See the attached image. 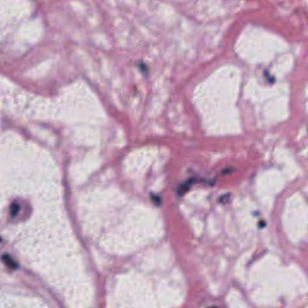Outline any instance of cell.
Masks as SVG:
<instances>
[{
  "label": "cell",
  "instance_id": "1",
  "mask_svg": "<svg viewBox=\"0 0 308 308\" xmlns=\"http://www.w3.org/2000/svg\"><path fill=\"white\" fill-rule=\"evenodd\" d=\"M2 260L5 264L10 268H12L13 270L16 269L18 268V264L17 262L14 261L12 258L7 254H4L2 256Z\"/></svg>",
  "mask_w": 308,
  "mask_h": 308
},
{
  "label": "cell",
  "instance_id": "2",
  "mask_svg": "<svg viewBox=\"0 0 308 308\" xmlns=\"http://www.w3.org/2000/svg\"><path fill=\"white\" fill-rule=\"evenodd\" d=\"M193 182H194V181H193V179H190L187 181L186 182L181 184L178 188V190H177L178 194L179 196L184 195L189 190L190 188V186Z\"/></svg>",
  "mask_w": 308,
  "mask_h": 308
},
{
  "label": "cell",
  "instance_id": "3",
  "mask_svg": "<svg viewBox=\"0 0 308 308\" xmlns=\"http://www.w3.org/2000/svg\"><path fill=\"white\" fill-rule=\"evenodd\" d=\"M20 206L18 204L16 203L12 204L10 206V215L12 217H16L18 214Z\"/></svg>",
  "mask_w": 308,
  "mask_h": 308
},
{
  "label": "cell",
  "instance_id": "4",
  "mask_svg": "<svg viewBox=\"0 0 308 308\" xmlns=\"http://www.w3.org/2000/svg\"><path fill=\"white\" fill-rule=\"evenodd\" d=\"M152 199L153 200L154 203L156 206H160L161 204V198L156 195H152Z\"/></svg>",
  "mask_w": 308,
  "mask_h": 308
}]
</instances>
